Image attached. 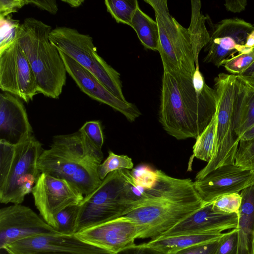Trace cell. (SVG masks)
Instances as JSON below:
<instances>
[{
    "instance_id": "bcb514c9",
    "label": "cell",
    "mask_w": 254,
    "mask_h": 254,
    "mask_svg": "<svg viewBox=\"0 0 254 254\" xmlns=\"http://www.w3.org/2000/svg\"><path fill=\"white\" fill-rule=\"evenodd\" d=\"M254 254V242H253V254Z\"/></svg>"
},
{
    "instance_id": "603a6c76",
    "label": "cell",
    "mask_w": 254,
    "mask_h": 254,
    "mask_svg": "<svg viewBox=\"0 0 254 254\" xmlns=\"http://www.w3.org/2000/svg\"><path fill=\"white\" fill-rule=\"evenodd\" d=\"M130 26L134 30L146 49L158 52L159 37L157 23L142 11L139 5L132 17Z\"/></svg>"
},
{
    "instance_id": "44dd1931",
    "label": "cell",
    "mask_w": 254,
    "mask_h": 254,
    "mask_svg": "<svg viewBox=\"0 0 254 254\" xmlns=\"http://www.w3.org/2000/svg\"><path fill=\"white\" fill-rule=\"evenodd\" d=\"M237 76L234 100V130L240 138L254 125V86Z\"/></svg>"
},
{
    "instance_id": "d4e9b609",
    "label": "cell",
    "mask_w": 254,
    "mask_h": 254,
    "mask_svg": "<svg viewBox=\"0 0 254 254\" xmlns=\"http://www.w3.org/2000/svg\"><path fill=\"white\" fill-rule=\"evenodd\" d=\"M216 124L215 114L210 122L196 139L191 160L195 157L207 163L211 160L214 153Z\"/></svg>"
},
{
    "instance_id": "4dcf8cb0",
    "label": "cell",
    "mask_w": 254,
    "mask_h": 254,
    "mask_svg": "<svg viewBox=\"0 0 254 254\" xmlns=\"http://www.w3.org/2000/svg\"><path fill=\"white\" fill-rule=\"evenodd\" d=\"M254 62V47L250 51L238 54L226 61L223 65L232 74L238 75Z\"/></svg>"
},
{
    "instance_id": "30bf717a",
    "label": "cell",
    "mask_w": 254,
    "mask_h": 254,
    "mask_svg": "<svg viewBox=\"0 0 254 254\" xmlns=\"http://www.w3.org/2000/svg\"><path fill=\"white\" fill-rule=\"evenodd\" d=\"M206 21L211 27L209 42L205 46L207 53L203 59L219 67L224 62L254 47V25L237 17L224 19L213 24L209 16Z\"/></svg>"
},
{
    "instance_id": "4fadbf2b",
    "label": "cell",
    "mask_w": 254,
    "mask_h": 254,
    "mask_svg": "<svg viewBox=\"0 0 254 254\" xmlns=\"http://www.w3.org/2000/svg\"><path fill=\"white\" fill-rule=\"evenodd\" d=\"M59 234L28 206L13 204L0 210V248L35 236Z\"/></svg>"
},
{
    "instance_id": "7402d4cb",
    "label": "cell",
    "mask_w": 254,
    "mask_h": 254,
    "mask_svg": "<svg viewBox=\"0 0 254 254\" xmlns=\"http://www.w3.org/2000/svg\"><path fill=\"white\" fill-rule=\"evenodd\" d=\"M225 234V233L213 232L159 237L143 244L165 254H174L180 250L195 245L217 241Z\"/></svg>"
},
{
    "instance_id": "60d3db41",
    "label": "cell",
    "mask_w": 254,
    "mask_h": 254,
    "mask_svg": "<svg viewBox=\"0 0 254 254\" xmlns=\"http://www.w3.org/2000/svg\"><path fill=\"white\" fill-rule=\"evenodd\" d=\"M237 75L254 86V62L246 70Z\"/></svg>"
},
{
    "instance_id": "484cf974",
    "label": "cell",
    "mask_w": 254,
    "mask_h": 254,
    "mask_svg": "<svg viewBox=\"0 0 254 254\" xmlns=\"http://www.w3.org/2000/svg\"><path fill=\"white\" fill-rule=\"evenodd\" d=\"M104 3L107 11L117 23L129 26L139 5L137 0H106Z\"/></svg>"
},
{
    "instance_id": "f546056e",
    "label": "cell",
    "mask_w": 254,
    "mask_h": 254,
    "mask_svg": "<svg viewBox=\"0 0 254 254\" xmlns=\"http://www.w3.org/2000/svg\"><path fill=\"white\" fill-rule=\"evenodd\" d=\"M235 164L254 171V138L249 140H240L235 155Z\"/></svg>"
},
{
    "instance_id": "8fae6325",
    "label": "cell",
    "mask_w": 254,
    "mask_h": 254,
    "mask_svg": "<svg viewBox=\"0 0 254 254\" xmlns=\"http://www.w3.org/2000/svg\"><path fill=\"white\" fill-rule=\"evenodd\" d=\"M0 88L27 103L39 93L35 74L16 36L0 49Z\"/></svg>"
},
{
    "instance_id": "f6af8a7d",
    "label": "cell",
    "mask_w": 254,
    "mask_h": 254,
    "mask_svg": "<svg viewBox=\"0 0 254 254\" xmlns=\"http://www.w3.org/2000/svg\"><path fill=\"white\" fill-rule=\"evenodd\" d=\"M0 254H12L5 248H0Z\"/></svg>"
},
{
    "instance_id": "b9f144b4",
    "label": "cell",
    "mask_w": 254,
    "mask_h": 254,
    "mask_svg": "<svg viewBox=\"0 0 254 254\" xmlns=\"http://www.w3.org/2000/svg\"><path fill=\"white\" fill-rule=\"evenodd\" d=\"M254 138V125L247 130L240 137V140H249Z\"/></svg>"
},
{
    "instance_id": "277c9868",
    "label": "cell",
    "mask_w": 254,
    "mask_h": 254,
    "mask_svg": "<svg viewBox=\"0 0 254 254\" xmlns=\"http://www.w3.org/2000/svg\"><path fill=\"white\" fill-rule=\"evenodd\" d=\"M52 29L42 21L28 17L19 26L16 37L35 74L39 93L56 99L66 84L67 72L59 51L49 40Z\"/></svg>"
},
{
    "instance_id": "9c48e42d",
    "label": "cell",
    "mask_w": 254,
    "mask_h": 254,
    "mask_svg": "<svg viewBox=\"0 0 254 254\" xmlns=\"http://www.w3.org/2000/svg\"><path fill=\"white\" fill-rule=\"evenodd\" d=\"M153 9L159 30V50L164 72L192 74L195 56L188 28L170 13L167 0H144Z\"/></svg>"
},
{
    "instance_id": "6da1fadb",
    "label": "cell",
    "mask_w": 254,
    "mask_h": 254,
    "mask_svg": "<svg viewBox=\"0 0 254 254\" xmlns=\"http://www.w3.org/2000/svg\"><path fill=\"white\" fill-rule=\"evenodd\" d=\"M217 105L215 91L206 83L199 65L192 74L164 72L159 120L170 135L196 139L215 115Z\"/></svg>"
},
{
    "instance_id": "836d02e7",
    "label": "cell",
    "mask_w": 254,
    "mask_h": 254,
    "mask_svg": "<svg viewBox=\"0 0 254 254\" xmlns=\"http://www.w3.org/2000/svg\"><path fill=\"white\" fill-rule=\"evenodd\" d=\"M97 148L101 149L104 142V135L100 122L90 121L85 123L79 129Z\"/></svg>"
},
{
    "instance_id": "d6a6232c",
    "label": "cell",
    "mask_w": 254,
    "mask_h": 254,
    "mask_svg": "<svg viewBox=\"0 0 254 254\" xmlns=\"http://www.w3.org/2000/svg\"><path fill=\"white\" fill-rule=\"evenodd\" d=\"M0 49L11 43L15 38L19 21L12 19L9 15L0 16Z\"/></svg>"
},
{
    "instance_id": "ee69618b",
    "label": "cell",
    "mask_w": 254,
    "mask_h": 254,
    "mask_svg": "<svg viewBox=\"0 0 254 254\" xmlns=\"http://www.w3.org/2000/svg\"><path fill=\"white\" fill-rule=\"evenodd\" d=\"M33 254H79V253H38ZM99 254H116L109 251Z\"/></svg>"
},
{
    "instance_id": "e575fe53",
    "label": "cell",
    "mask_w": 254,
    "mask_h": 254,
    "mask_svg": "<svg viewBox=\"0 0 254 254\" xmlns=\"http://www.w3.org/2000/svg\"><path fill=\"white\" fill-rule=\"evenodd\" d=\"M238 234L235 228L225 233L219 241L214 254H237Z\"/></svg>"
},
{
    "instance_id": "8d00e7d4",
    "label": "cell",
    "mask_w": 254,
    "mask_h": 254,
    "mask_svg": "<svg viewBox=\"0 0 254 254\" xmlns=\"http://www.w3.org/2000/svg\"><path fill=\"white\" fill-rule=\"evenodd\" d=\"M25 4H27L26 0H0V16L5 17L16 12Z\"/></svg>"
},
{
    "instance_id": "9a60e30c",
    "label": "cell",
    "mask_w": 254,
    "mask_h": 254,
    "mask_svg": "<svg viewBox=\"0 0 254 254\" xmlns=\"http://www.w3.org/2000/svg\"><path fill=\"white\" fill-rule=\"evenodd\" d=\"M59 52L67 73L83 92L119 112L129 122H134L141 115L134 104L117 98L90 71L63 52Z\"/></svg>"
},
{
    "instance_id": "8992f818",
    "label": "cell",
    "mask_w": 254,
    "mask_h": 254,
    "mask_svg": "<svg viewBox=\"0 0 254 254\" xmlns=\"http://www.w3.org/2000/svg\"><path fill=\"white\" fill-rule=\"evenodd\" d=\"M132 180L129 170L109 174L79 204L75 233L121 217L129 210L133 206L130 194Z\"/></svg>"
},
{
    "instance_id": "5b68a950",
    "label": "cell",
    "mask_w": 254,
    "mask_h": 254,
    "mask_svg": "<svg viewBox=\"0 0 254 254\" xmlns=\"http://www.w3.org/2000/svg\"><path fill=\"white\" fill-rule=\"evenodd\" d=\"M42 144L32 135L16 145L0 140V202L21 204L32 192L41 172Z\"/></svg>"
},
{
    "instance_id": "4316f807",
    "label": "cell",
    "mask_w": 254,
    "mask_h": 254,
    "mask_svg": "<svg viewBox=\"0 0 254 254\" xmlns=\"http://www.w3.org/2000/svg\"><path fill=\"white\" fill-rule=\"evenodd\" d=\"M133 163L131 158L126 155H117L109 151L107 158L101 163L98 168V174L102 181L111 172L120 170H132Z\"/></svg>"
},
{
    "instance_id": "1f68e13d",
    "label": "cell",
    "mask_w": 254,
    "mask_h": 254,
    "mask_svg": "<svg viewBox=\"0 0 254 254\" xmlns=\"http://www.w3.org/2000/svg\"><path fill=\"white\" fill-rule=\"evenodd\" d=\"M130 171L135 184L146 190L152 188L157 182V170H153L148 166H139Z\"/></svg>"
},
{
    "instance_id": "83f0119b",
    "label": "cell",
    "mask_w": 254,
    "mask_h": 254,
    "mask_svg": "<svg viewBox=\"0 0 254 254\" xmlns=\"http://www.w3.org/2000/svg\"><path fill=\"white\" fill-rule=\"evenodd\" d=\"M79 205L68 206L57 214L55 230L59 234L64 235H74L75 234Z\"/></svg>"
},
{
    "instance_id": "f1b7e54d",
    "label": "cell",
    "mask_w": 254,
    "mask_h": 254,
    "mask_svg": "<svg viewBox=\"0 0 254 254\" xmlns=\"http://www.w3.org/2000/svg\"><path fill=\"white\" fill-rule=\"evenodd\" d=\"M242 197L239 193H233L220 196L212 202L214 211L223 214H238Z\"/></svg>"
},
{
    "instance_id": "7a4b0ae2",
    "label": "cell",
    "mask_w": 254,
    "mask_h": 254,
    "mask_svg": "<svg viewBox=\"0 0 254 254\" xmlns=\"http://www.w3.org/2000/svg\"><path fill=\"white\" fill-rule=\"evenodd\" d=\"M157 170L155 185L123 216L137 226L138 239L159 237L205 204L190 179L177 178Z\"/></svg>"
},
{
    "instance_id": "7c38bea8",
    "label": "cell",
    "mask_w": 254,
    "mask_h": 254,
    "mask_svg": "<svg viewBox=\"0 0 254 254\" xmlns=\"http://www.w3.org/2000/svg\"><path fill=\"white\" fill-rule=\"evenodd\" d=\"M31 193L42 218L55 229L57 214L68 206L80 204L84 197L68 181L44 173H41Z\"/></svg>"
},
{
    "instance_id": "3957f363",
    "label": "cell",
    "mask_w": 254,
    "mask_h": 254,
    "mask_svg": "<svg viewBox=\"0 0 254 254\" xmlns=\"http://www.w3.org/2000/svg\"><path fill=\"white\" fill-rule=\"evenodd\" d=\"M103 159L101 149L82 132L54 136L42 152L37 163L41 173L64 179L87 196L101 184L98 168Z\"/></svg>"
},
{
    "instance_id": "ac0fdd59",
    "label": "cell",
    "mask_w": 254,
    "mask_h": 254,
    "mask_svg": "<svg viewBox=\"0 0 254 254\" xmlns=\"http://www.w3.org/2000/svg\"><path fill=\"white\" fill-rule=\"evenodd\" d=\"M29 123L23 100L8 92L0 94V140L16 145L32 136Z\"/></svg>"
},
{
    "instance_id": "f35d334b",
    "label": "cell",
    "mask_w": 254,
    "mask_h": 254,
    "mask_svg": "<svg viewBox=\"0 0 254 254\" xmlns=\"http://www.w3.org/2000/svg\"><path fill=\"white\" fill-rule=\"evenodd\" d=\"M27 4H32L46 10L51 14H56L58 11L57 1L54 0H26Z\"/></svg>"
},
{
    "instance_id": "cb8c5ba5",
    "label": "cell",
    "mask_w": 254,
    "mask_h": 254,
    "mask_svg": "<svg viewBox=\"0 0 254 254\" xmlns=\"http://www.w3.org/2000/svg\"><path fill=\"white\" fill-rule=\"evenodd\" d=\"M191 14L190 25L188 28L195 56V66L198 65V56L200 51L209 41L210 35L207 31L205 21L206 16L201 12L200 0H191Z\"/></svg>"
},
{
    "instance_id": "74e56055",
    "label": "cell",
    "mask_w": 254,
    "mask_h": 254,
    "mask_svg": "<svg viewBox=\"0 0 254 254\" xmlns=\"http://www.w3.org/2000/svg\"><path fill=\"white\" fill-rule=\"evenodd\" d=\"M117 254H165L153 248L143 244H134L127 248Z\"/></svg>"
},
{
    "instance_id": "ffe728a7",
    "label": "cell",
    "mask_w": 254,
    "mask_h": 254,
    "mask_svg": "<svg viewBox=\"0 0 254 254\" xmlns=\"http://www.w3.org/2000/svg\"><path fill=\"white\" fill-rule=\"evenodd\" d=\"M238 214L237 254H252L254 240V184L241 191Z\"/></svg>"
},
{
    "instance_id": "7bdbcfd3",
    "label": "cell",
    "mask_w": 254,
    "mask_h": 254,
    "mask_svg": "<svg viewBox=\"0 0 254 254\" xmlns=\"http://www.w3.org/2000/svg\"><path fill=\"white\" fill-rule=\"evenodd\" d=\"M62 1L67 3L72 7H77L80 6L84 2L83 0H62Z\"/></svg>"
},
{
    "instance_id": "2e32d148",
    "label": "cell",
    "mask_w": 254,
    "mask_h": 254,
    "mask_svg": "<svg viewBox=\"0 0 254 254\" xmlns=\"http://www.w3.org/2000/svg\"><path fill=\"white\" fill-rule=\"evenodd\" d=\"M74 235L87 244L117 254L134 245L139 231L135 223L122 216L78 232Z\"/></svg>"
},
{
    "instance_id": "ab89813d",
    "label": "cell",
    "mask_w": 254,
    "mask_h": 254,
    "mask_svg": "<svg viewBox=\"0 0 254 254\" xmlns=\"http://www.w3.org/2000/svg\"><path fill=\"white\" fill-rule=\"evenodd\" d=\"M226 9L229 11L237 13L244 10L247 5L246 0H225L224 4Z\"/></svg>"
},
{
    "instance_id": "5bb4252c",
    "label": "cell",
    "mask_w": 254,
    "mask_h": 254,
    "mask_svg": "<svg viewBox=\"0 0 254 254\" xmlns=\"http://www.w3.org/2000/svg\"><path fill=\"white\" fill-rule=\"evenodd\" d=\"M195 188L205 203L222 195L239 193L254 184V171L232 164L220 166L201 179L194 181Z\"/></svg>"
},
{
    "instance_id": "d6986e66",
    "label": "cell",
    "mask_w": 254,
    "mask_h": 254,
    "mask_svg": "<svg viewBox=\"0 0 254 254\" xmlns=\"http://www.w3.org/2000/svg\"><path fill=\"white\" fill-rule=\"evenodd\" d=\"M237 223L238 215L216 213L213 209L211 202L205 203L200 208L181 221L159 237L222 232L224 230L237 228Z\"/></svg>"
},
{
    "instance_id": "52a82bcc",
    "label": "cell",
    "mask_w": 254,
    "mask_h": 254,
    "mask_svg": "<svg viewBox=\"0 0 254 254\" xmlns=\"http://www.w3.org/2000/svg\"><path fill=\"white\" fill-rule=\"evenodd\" d=\"M236 75L221 73L214 78L217 98V124L213 156L196 174L201 179L218 167L235 163L240 138L235 132L234 100Z\"/></svg>"
},
{
    "instance_id": "d590c367",
    "label": "cell",
    "mask_w": 254,
    "mask_h": 254,
    "mask_svg": "<svg viewBox=\"0 0 254 254\" xmlns=\"http://www.w3.org/2000/svg\"><path fill=\"white\" fill-rule=\"evenodd\" d=\"M219 240L195 245L180 250L174 254H214Z\"/></svg>"
},
{
    "instance_id": "e0dca14e",
    "label": "cell",
    "mask_w": 254,
    "mask_h": 254,
    "mask_svg": "<svg viewBox=\"0 0 254 254\" xmlns=\"http://www.w3.org/2000/svg\"><path fill=\"white\" fill-rule=\"evenodd\" d=\"M5 248L12 254L65 253L99 254L107 250L87 244L74 235H42L13 243Z\"/></svg>"
},
{
    "instance_id": "ba28073f",
    "label": "cell",
    "mask_w": 254,
    "mask_h": 254,
    "mask_svg": "<svg viewBox=\"0 0 254 254\" xmlns=\"http://www.w3.org/2000/svg\"><path fill=\"white\" fill-rule=\"evenodd\" d=\"M51 43L92 73L111 92L127 101L123 94L120 74L97 53L92 38L77 29L57 27L49 34Z\"/></svg>"
}]
</instances>
